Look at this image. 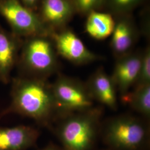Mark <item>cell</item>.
<instances>
[{"label": "cell", "mask_w": 150, "mask_h": 150, "mask_svg": "<svg viewBox=\"0 0 150 150\" xmlns=\"http://www.w3.org/2000/svg\"><path fill=\"white\" fill-rule=\"evenodd\" d=\"M14 113L50 127L60 117L48 80L20 76L12 79L11 102L2 115Z\"/></svg>", "instance_id": "obj_1"}, {"label": "cell", "mask_w": 150, "mask_h": 150, "mask_svg": "<svg viewBox=\"0 0 150 150\" xmlns=\"http://www.w3.org/2000/svg\"><path fill=\"white\" fill-rule=\"evenodd\" d=\"M102 109L93 107L59 118L55 134L63 150H91L100 134Z\"/></svg>", "instance_id": "obj_2"}, {"label": "cell", "mask_w": 150, "mask_h": 150, "mask_svg": "<svg viewBox=\"0 0 150 150\" xmlns=\"http://www.w3.org/2000/svg\"><path fill=\"white\" fill-rule=\"evenodd\" d=\"M100 133L111 150H147L150 145L148 120L123 114L109 118L101 125Z\"/></svg>", "instance_id": "obj_3"}, {"label": "cell", "mask_w": 150, "mask_h": 150, "mask_svg": "<svg viewBox=\"0 0 150 150\" xmlns=\"http://www.w3.org/2000/svg\"><path fill=\"white\" fill-rule=\"evenodd\" d=\"M23 41L17 64L22 76L48 80L59 69L58 54L50 36H36Z\"/></svg>", "instance_id": "obj_4"}, {"label": "cell", "mask_w": 150, "mask_h": 150, "mask_svg": "<svg viewBox=\"0 0 150 150\" xmlns=\"http://www.w3.org/2000/svg\"><path fill=\"white\" fill-rule=\"evenodd\" d=\"M51 86L60 117L95 107L86 83L81 81L59 74Z\"/></svg>", "instance_id": "obj_5"}, {"label": "cell", "mask_w": 150, "mask_h": 150, "mask_svg": "<svg viewBox=\"0 0 150 150\" xmlns=\"http://www.w3.org/2000/svg\"><path fill=\"white\" fill-rule=\"evenodd\" d=\"M0 14L10 25L13 34L20 38L50 36L51 31L38 14L23 5L20 0H0Z\"/></svg>", "instance_id": "obj_6"}, {"label": "cell", "mask_w": 150, "mask_h": 150, "mask_svg": "<svg viewBox=\"0 0 150 150\" xmlns=\"http://www.w3.org/2000/svg\"><path fill=\"white\" fill-rule=\"evenodd\" d=\"M52 39L58 56L76 65H84L101 57L90 51L72 31L61 29L51 32Z\"/></svg>", "instance_id": "obj_7"}, {"label": "cell", "mask_w": 150, "mask_h": 150, "mask_svg": "<svg viewBox=\"0 0 150 150\" xmlns=\"http://www.w3.org/2000/svg\"><path fill=\"white\" fill-rule=\"evenodd\" d=\"M142 52H131L117 59L111 77L121 98L134 86L139 74Z\"/></svg>", "instance_id": "obj_8"}, {"label": "cell", "mask_w": 150, "mask_h": 150, "mask_svg": "<svg viewBox=\"0 0 150 150\" xmlns=\"http://www.w3.org/2000/svg\"><path fill=\"white\" fill-rule=\"evenodd\" d=\"M23 41L0 25V82L11 81L12 71L17 64Z\"/></svg>", "instance_id": "obj_9"}, {"label": "cell", "mask_w": 150, "mask_h": 150, "mask_svg": "<svg viewBox=\"0 0 150 150\" xmlns=\"http://www.w3.org/2000/svg\"><path fill=\"white\" fill-rule=\"evenodd\" d=\"M76 12L70 0H41L38 15L51 31L63 29Z\"/></svg>", "instance_id": "obj_10"}, {"label": "cell", "mask_w": 150, "mask_h": 150, "mask_svg": "<svg viewBox=\"0 0 150 150\" xmlns=\"http://www.w3.org/2000/svg\"><path fill=\"white\" fill-rule=\"evenodd\" d=\"M94 101L100 102L112 110L117 109V88L111 76L101 67L96 70L86 83Z\"/></svg>", "instance_id": "obj_11"}, {"label": "cell", "mask_w": 150, "mask_h": 150, "mask_svg": "<svg viewBox=\"0 0 150 150\" xmlns=\"http://www.w3.org/2000/svg\"><path fill=\"white\" fill-rule=\"evenodd\" d=\"M40 134L29 126L0 127V150H28L36 145Z\"/></svg>", "instance_id": "obj_12"}, {"label": "cell", "mask_w": 150, "mask_h": 150, "mask_svg": "<svg viewBox=\"0 0 150 150\" xmlns=\"http://www.w3.org/2000/svg\"><path fill=\"white\" fill-rule=\"evenodd\" d=\"M111 36V47L117 59L132 52L137 34L130 20L125 17L116 22Z\"/></svg>", "instance_id": "obj_13"}, {"label": "cell", "mask_w": 150, "mask_h": 150, "mask_svg": "<svg viewBox=\"0 0 150 150\" xmlns=\"http://www.w3.org/2000/svg\"><path fill=\"white\" fill-rule=\"evenodd\" d=\"M87 16L85 30L91 38L103 40L111 36L116 23L111 14L93 11Z\"/></svg>", "instance_id": "obj_14"}, {"label": "cell", "mask_w": 150, "mask_h": 150, "mask_svg": "<svg viewBox=\"0 0 150 150\" xmlns=\"http://www.w3.org/2000/svg\"><path fill=\"white\" fill-rule=\"evenodd\" d=\"M122 100L142 117L150 118V84L134 87Z\"/></svg>", "instance_id": "obj_15"}, {"label": "cell", "mask_w": 150, "mask_h": 150, "mask_svg": "<svg viewBox=\"0 0 150 150\" xmlns=\"http://www.w3.org/2000/svg\"><path fill=\"white\" fill-rule=\"evenodd\" d=\"M144 0H106V5L113 13L125 15L132 11Z\"/></svg>", "instance_id": "obj_16"}, {"label": "cell", "mask_w": 150, "mask_h": 150, "mask_svg": "<svg viewBox=\"0 0 150 150\" xmlns=\"http://www.w3.org/2000/svg\"><path fill=\"white\" fill-rule=\"evenodd\" d=\"M150 84V48L147 46L142 52L139 74L134 87Z\"/></svg>", "instance_id": "obj_17"}, {"label": "cell", "mask_w": 150, "mask_h": 150, "mask_svg": "<svg viewBox=\"0 0 150 150\" xmlns=\"http://www.w3.org/2000/svg\"><path fill=\"white\" fill-rule=\"evenodd\" d=\"M76 12L87 15L93 11H98L106 5V0H70Z\"/></svg>", "instance_id": "obj_18"}, {"label": "cell", "mask_w": 150, "mask_h": 150, "mask_svg": "<svg viewBox=\"0 0 150 150\" xmlns=\"http://www.w3.org/2000/svg\"><path fill=\"white\" fill-rule=\"evenodd\" d=\"M23 5L33 11L36 9L39 5L40 0H20Z\"/></svg>", "instance_id": "obj_19"}, {"label": "cell", "mask_w": 150, "mask_h": 150, "mask_svg": "<svg viewBox=\"0 0 150 150\" xmlns=\"http://www.w3.org/2000/svg\"><path fill=\"white\" fill-rule=\"evenodd\" d=\"M39 150H63V149H61L59 148L58 147L51 144V145H48L46 147Z\"/></svg>", "instance_id": "obj_20"}, {"label": "cell", "mask_w": 150, "mask_h": 150, "mask_svg": "<svg viewBox=\"0 0 150 150\" xmlns=\"http://www.w3.org/2000/svg\"><path fill=\"white\" fill-rule=\"evenodd\" d=\"M108 150H110V149H108Z\"/></svg>", "instance_id": "obj_21"}]
</instances>
